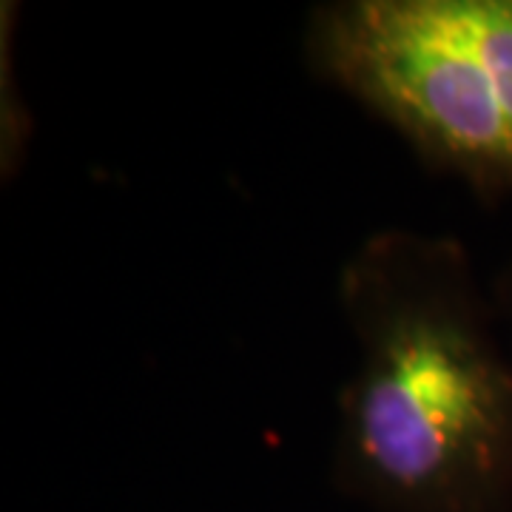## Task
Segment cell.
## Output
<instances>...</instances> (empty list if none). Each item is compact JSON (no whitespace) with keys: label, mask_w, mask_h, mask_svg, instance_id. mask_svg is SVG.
<instances>
[{"label":"cell","mask_w":512,"mask_h":512,"mask_svg":"<svg viewBox=\"0 0 512 512\" xmlns=\"http://www.w3.org/2000/svg\"><path fill=\"white\" fill-rule=\"evenodd\" d=\"M336 293L356 345L336 487L376 512H512V353L467 245L373 231Z\"/></svg>","instance_id":"6da1fadb"},{"label":"cell","mask_w":512,"mask_h":512,"mask_svg":"<svg viewBox=\"0 0 512 512\" xmlns=\"http://www.w3.org/2000/svg\"><path fill=\"white\" fill-rule=\"evenodd\" d=\"M316 77L484 200L512 194V0H333L305 29Z\"/></svg>","instance_id":"7a4b0ae2"},{"label":"cell","mask_w":512,"mask_h":512,"mask_svg":"<svg viewBox=\"0 0 512 512\" xmlns=\"http://www.w3.org/2000/svg\"><path fill=\"white\" fill-rule=\"evenodd\" d=\"M493 302H495V311H498V319H501V328H504V336H507V345H510V353H512V259L507 262V268L501 271V276L495 279Z\"/></svg>","instance_id":"3957f363"}]
</instances>
